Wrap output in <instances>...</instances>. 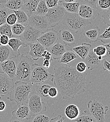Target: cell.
I'll use <instances>...</instances> for the list:
<instances>
[{"mask_svg": "<svg viewBox=\"0 0 110 122\" xmlns=\"http://www.w3.org/2000/svg\"><path fill=\"white\" fill-rule=\"evenodd\" d=\"M54 70V84L62 99L74 98L85 92L86 72L79 73L75 67L68 65L56 66Z\"/></svg>", "mask_w": 110, "mask_h": 122, "instance_id": "obj_1", "label": "cell"}, {"mask_svg": "<svg viewBox=\"0 0 110 122\" xmlns=\"http://www.w3.org/2000/svg\"><path fill=\"white\" fill-rule=\"evenodd\" d=\"M32 84L21 81H15L13 88L8 93L7 99L16 102L17 105L27 104Z\"/></svg>", "mask_w": 110, "mask_h": 122, "instance_id": "obj_2", "label": "cell"}, {"mask_svg": "<svg viewBox=\"0 0 110 122\" xmlns=\"http://www.w3.org/2000/svg\"><path fill=\"white\" fill-rule=\"evenodd\" d=\"M33 63L34 61L31 58L22 55L17 64L16 74L13 78L14 81H21L30 83V77Z\"/></svg>", "mask_w": 110, "mask_h": 122, "instance_id": "obj_3", "label": "cell"}, {"mask_svg": "<svg viewBox=\"0 0 110 122\" xmlns=\"http://www.w3.org/2000/svg\"><path fill=\"white\" fill-rule=\"evenodd\" d=\"M62 21L63 25L69 30L75 33L84 30L91 24L90 20L84 19L78 13L67 12Z\"/></svg>", "mask_w": 110, "mask_h": 122, "instance_id": "obj_4", "label": "cell"}, {"mask_svg": "<svg viewBox=\"0 0 110 122\" xmlns=\"http://www.w3.org/2000/svg\"><path fill=\"white\" fill-rule=\"evenodd\" d=\"M54 75L48 72L46 68L40 64L34 63L32 66L30 83L37 84L47 81L53 82Z\"/></svg>", "mask_w": 110, "mask_h": 122, "instance_id": "obj_5", "label": "cell"}, {"mask_svg": "<svg viewBox=\"0 0 110 122\" xmlns=\"http://www.w3.org/2000/svg\"><path fill=\"white\" fill-rule=\"evenodd\" d=\"M87 106L90 115L93 117L96 122L105 121V116L108 110V106L104 105L95 99L89 101Z\"/></svg>", "mask_w": 110, "mask_h": 122, "instance_id": "obj_6", "label": "cell"}, {"mask_svg": "<svg viewBox=\"0 0 110 122\" xmlns=\"http://www.w3.org/2000/svg\"><path fill=\"white\" fill-rule=\"evenodd\" d=\"M28 106L31 117L36 116L46 111V104L42 100L41 97L32 88L29 96Z\"/></svg>", "mask_w": 110, "mask_h": 122, "instance_id": "obj_7", "label": "cell"}, {"mask_svg": "<svg viewBox=\"0 0 110 122\" xmlns=\"http://www.w3.org/2000/svg\"><path fill=\"white\" fill-rule=\"evenodd\" d=\"M67 11L62 5L58 4L57 6L48 9L45 15L49 25V28H53L63 20Z\"/></svg>", "mask_w": 110, "mask_h": 122, "instance_id": "obj_8", "label": "cell"}, {"mask_svg": "<svg viewBox=\"0 0 110 122\" xmlns=\"http://www.w3.org/2000/svg\"><path fill=\"white\" fill-rule=\"evenodd\" d=\"M47 81L37 84H32V88L41 97L42 100L50 107L53 105L57 101L51 98L48 95L49 89L52 85L47 82Z\"/></svg>", "mask_w": 110, "mask_h": 122, "instance_id": "obj_9", "label": "cell"}, {"mask_svg": "<svg viewBox=\"0 0 110 122\" xmlns=\"http://www.w3.org/2000/svg\"><path fill=\"white\" fill-rule=\"evenodd\" d=\"M58 40V32L55 30L54 29L51 28L42 32L38 39L37 41L48 50L51 46L56 43Z\"/></svg>", "mask_w": 110, "mask_h": 122, "instance_id": "obj_10", "label": "cell"}, {"mask_svg": "<svg viewBox=\"0 0 110 122\" xmlns=\"http://www.w3.org/2000/svg\"><path fill=\"white\" fill-rule=\"evenodd\" d=\"M42 31L38 30L29 25H26L22 34L18 37L26 45L38 42L37 40Z\"/></svg>", "mask_w": 110, "mask_h": 122, "instance_id": "obj_11", "label": "cell"}, {"mask_svg": "<svg viewBox=\"0 0 110 122\" xmlns=\"http://www.w3.org/2000/svg\"><path fill=\"white\" fill-rule=\"evenodd\" d=\"M18 57L12 58L0 62V73H5L10 78L13 79L16 74L17 64L19 60Z\"/></svg>", "mask_w": 110, "mask_h": 122, "instance_id": "obj_12", "label": "cell"}, {"mask_svg": "<svg viewBox=\"0 0 110 122\" xmlns=\"http://www.w3.org/2000/svg\"><path fill=\"white\" fill-rule=\"evenodd\" d=\"M27 25L43 32L49 28L48 23L45 15H33L29 16Z\"/></svg>", "mask_w": 110, "mask_h": 122, "instance_id": "obj_13", "label": "cell"}, {"mask_svg": "<svg viewBox=\"0 0 110 122\" xmlns=\"http://www.w3.org/2000/svg\"><path fill=\"white\" fill-rule=\"evenodd\" d=\"M17 106V108L11 112L13 117L16 119L13 121L23 122L29 120L32 117L28 104H21Z\"/></svg>", "mask_w": 110, "mask_h": 122, "instance_id": "obj_14", "label": "cell"}, {"mask_svg": "<svg viewBox=\"0 0 110 122\" xmlns=\"http://www.w3.org/2000/svg\"><path fill=\"white\" fill-rule=\"evenodd\" d=\"M15 81L5 73H0V95L4 96L9 93L13 88Z\"/></svg>", "mask_w": 110, "mask_h": 122, "instance_id": "obj_15", "label": "cell"}, {"mask_svg": "<svg viewBox=\"0 0 110 122\" xmlns=\"http://www.w3.org/2000/svg\"><path fill=\"white\" fill-rule=\"evenodd\" d=\"M78 14L84 19L91 21L99 15V13L97 9L87 5L81 4L79 5Z\"/></svg>", "mask_w": 110, "mask_h": 122, "instance_id": "obj_16", "label": "cell"}, {"mask_svg": "<svg viewBox=\"0 0 110 122\" xmlns=\"http://www.w3.org/2000/svg\"><path fill=\"white\" fill-rule=\"evenodd\" d=\"M83 60L87 66L88 69L89 71H92L98 68L103 61L99 60L98 56L93 52V49L91 50V49Z\"/></svg>", "mask_w": 110, "mask_h": 122, "instance_id": "obj_17", "label": "cell"}, {"mask_svg": "<svg viewBox=\"0 0 110 122\" xmlns=\"http://www.w3.org/2000/svg\"><path fill=\"white\" fill-rule=\"evenodd\" d=\"M30 51L28 55L33 61H37L42 57L43 52L46 49L39 42L29 44Z\"/></svg>", "mask_w": 110, "mask_h": 122, "instance_id": "obj_18", "label": "cell"}, {"mask_svg": "<svg viewBox=\"0 0 110 122\" xmlns=\"http://www.w3.org/2000/svg\"><path fill=\"white\" fill-rule=\"evenodd\" d=\"M66 46L64 44L57 42L47 50L50 53L53 59L59 60L66 51Z\"/></svg>", "mask_w": 110, "mask_h": 122, "instance_id": "obj_19", "label": "cell"}, {"mask_svg": "<svg viewBox=\"0 0 110 122\" xmlns=\"http://www.w3.org/2000/svg\"><path fill=\"white\" fill-rule=\"evenodd\" d=\"M20 55L14 52L8 45L0 46V62L18 57Z\"/></svg>", "mask_w": 110, "mask_h": 122, "instance_id": "obj_20", "label": "cell"}, {"mask_svg": "<svg viewBox=\"0 0 110 122\" xmlns=\"http://www.w3.org/2000/svg\"><path fill=\"white\" fill-rule=\"evenodd\" d=\"M58 39H60L66 46H71L75 44V39L70 31L63 29L58 32Z\"/></svg>", "mask_w": 110, "mask_h": 122, "instance_id": "obj_21", "label": "cell"}, {"mask_svg": "<svg viewBox=\"0 0 110 122\" xmlns=\"http://www.w3.org/2000/svg\"><path fill=\"white\" fill-rule=\"evenodd\" d=\"M91 48V45L90 43H83L80 46L72 48L71 50L77 54L81 59L84 60L88 55Z\"/></svg>", "mask_w": 110, "mask_h": 122, "instance_id": "obj_22", "label": "cell"}, {"mask_svg": "<svg viewBox=\"0 0 110 122\" xmlns=\"http://www.w3.org/2000/svg\"><path fill=\"white\" fill-rule=\"evenodd\" d=\"M100 32V29L97 26L93 29L86 31L83 33L85 41L89 43L96 42L98 41Z\"/></svg>", "mask_w": 110, "mask_h": 122, "instance_id": "obj_23", "label": "cell"}, {"mask_svg": "<svg viewBox=\"0 0 110 122\" xmlns=\"http://www.w3.org/2000/svg\"><path fill=\"white\" fill-rule=\"evenodd\" d=\"M40 1V0H29L24 3L21 10L24 11L28 17L33 15Z\"/></svg>", "mask_w": 110, "mask_h": 122, "instance_id": "obj_24", "label": "cell"}, {"mask_svg": "<svg viewBox=\"0 0 110 122\" xmlns=\"http://www.w3.org/2000/svg\"><path fill=\"white\" fill-rule=\"evenodd\" d=\"M64 114L68 119L73 121L79 117L80 115V109L76 105L71 104L66 107Z\"/></svg>", "mask_w": 110, "mask_h": 122, "instance_id": "obj_25", "label": "cell"}, {"mask_svg": "<svg viewBox=\"0 0 110 122\" xmlns=\"http://www.w3.org/2000/svg\"><path fill=\"white\" fill-rule=\"evenodd\" d=\"M8 45L10 47L14 52L18 54H20L19 48L21 46H23L24 47H26L28 46L26 45L19 37H13L10 38Z\"/></svg>", "mask_w": 110, "mask_h": 122, "instance_id": "obj_26", "label": "cell"}, {"mask_svg": "<svg viewBox=\"0 0 110 122\" xmlns=\"http://www.w3.org/2000/svg\"><path fill=\"white\" fill-rule=\"evenodd\" d=\"M58 4L62 5L67 12L72 13H78V12L80 4L77 1L66 2L59 1Z\"/></svg>", "mask_w": 110, "mask_h": 122, "instance_id": "obj_27", "label": "cell"}, {"mask_svg": "<svg viewBox=\"0 0 110 122\" xmlns=\"http://www.w3.org/2000/svg\"><path fill=\"white\" fill-rule=\"evenodd\" d=\"M78 57V56L71 50L70 51H65L63 53L60 59L59 62L61 63L68 64L71 61L77 58Z\"/></svg>", "mask_w": 110, "mask_h": 122, "instance_id": "obj_28", "label": "cell"}, {"mask_svg": "<svg viewBox=\"0 0 110 122\" xmlns=\"http://www.w3.org/2000/svg\"><path fill=\"white\" fill-rule=\"evenodd\" d=\"M23 4L22 0H8L3 6L10 10H21Z\"/></svg>", "mask_w": 110, "mask_h": 122, "instance_id": "obj_29", "label": "cell"}, {"mask_svg": "<svg viewBox=\"0 0 110 122\" xmlns=\"http://www.w3.org/2000/svg\"><path fill=\"white\" fill-rule=\"evenodd\" d=\"M12 11L16 16L17 23L21 24L25 26L27 25L29 17L24 11L22 10Z\"/></svg>", "mask_w": 110, "mask_h": 122, "instance_id": "obj_30", "label": "cell"}, {"mask_svg": "<svg viewBox=\"0 0 110 122\" xmlns=\"http://www.w3.org/2000/svg\"><path fill=\"white\" fill-rule=\"evenodd\" d=\"M47 8L45 0H40L36 9L35 11L34 15H45L48 11Z\"/></svg>", "mask_w": 110, "mask_h": 122, "instance_id": "obj_31", "label": "cell"}, {"mask_svg": "<svg viewBox=\"0 0 110 122\" xmlns=\"http://www.w3.org/2000/svg\"><path fill=\"white\" fill-rule=\"evenodd\" d=\"M76 122H96L93 117L88 113L86 110H85L81 115L72 121Z\"/></svg>", "mask_w": 110, "mask_h": 122, "instance_id": "obj_32", "label": "cell"}, {"mask_svg": "<svg viewBox=\"0 0 110 122\" xmlns=\"http://www.w3.org/2000/svg\"><path fill=\"white\" fill-rule=\"evenodd\" d=\"M26 28V26L16 23L11 26V30L14 37H19L23 32Z\"/></svg>", "mask_w": 110, "mask_h": 122, "instance_id": "obj_33", "label": "cell"}, {"mask_svg": "<svg viewBox=\"0 0 110 122\" xmlns=\"http://www.w3.org/2000/svg\"><path fill=\"white\" fill-rule=\"evenodd\" d=\"M13 11L5 8L3 5L0 7V26L6 23V18Z\"/></svg>", "mask_w": 110, "mask_h": 122, "instance_id": "obj_34", "label": "cell"}, {"mask_svg": "<svg viewBox=\"0 0 110 122\" xmlns=\"http://www.w3.org/2000/svg\"><path fill=\"white\" fill-rule=\"evenodd\" d=\"M0 35H6L10 38L14 37L11 30V26L7 23L0 26Z\"/></svg>", "mask_w": 110, "mask_h": 122, "instance_id": "obj_35", "label": "cell"}, {"mask_svg": "<svg viewBox=\"0 0 110 122\" xmlns=\"http://www.w3.org/2000/svg\"><path fill=\"white\" fill-rule=\"evenodd\" d=\"M98 40L104 43V44L110 42V25L102 34L99 35Z\"/></svg>", "mask_w": 110, "mask_h": 122, "instance_id": "obj_36", "label": "cell"}, {"mask_svg": "<svg viewBox=\"0 0 110 122\" xmlns=\"http://www.w3.org/2000/svg\"><path fill=\"white\" fill-rule=\"evenodd\" d=\"M97 10H105L110 8V0H98Z\"/></svg>", "mask_w": 110, "mask_h": 122, "instance_id": "obj_37", "label": "cell"}, {"mask_svg": "<svg viewBox=\"0 0 110 122\" xmlns=\"http://www.w3.org/2000/svg\"><path fill=\"white\" fill-rule=\"evenodd\" d=\"M93 51L97 56H104L106 53V48L104 45L97 46L93 49Z\"/></svg>", "mask_w": 110, "mask_h": 122, "instance_id": "obj_38", "label": "cell"}, {"mask_svg": "<svg viewBox=\"0 0 110 122\" xmlns=\"http://www.w3.org/2000/svg\"><path fill=\"white\" fill-rule=\"evenodd\" d=\"M50 119L51 118L47 117V116L41 113L37 115L32 121L33 122H50Z\"/></svg>", "mask_w": 110, "mask_h": 122, "instance_id": "obj_39", "label": "cell"}, {"mask_svg": "<svg viewBox=\"0 0 110 122\" xmlns=\"http://www.w3.org/2000/svg\"><path fill=\"white\" fill-rule=\"evenodd\" d=\"M77 2H79L80 5H87L97 10V4L98 0H77Z\"/></svg>", "mask_w": 110, "mask_h": 122, "instance_id": "obj_40", "label": "cell"}, {"mask_svg": "<svg viewBox=\"0 0 110 122\" xmlns=\"http://www.w3.org/2000/svg\"><path fill=\"white\" fill-rule=\"evenodd\" d=\"M102 17L103 19L104 23L108 25H110V8L108 9H107L104 11L102 13Z\"/></svg>", "mask_w": 110, "mask_h": 122, "instance_id": "obj_41", "label": "cell"}, {"mask_svg": "<svg viewBox=\"0 0 110 122\" xmlns=\"http://www.w3.org/2000/svg\"><path fill=\"white\" fill-rule=\"evenodd\" d=\"M17 23V17L16 14L12 11L7 16L6 18V23L12 26Z\"/></svg>", "mask_w": 110, "mask_h": 122, "instance_id": "obj_42", "label": "cell"}, {"mask_svg": "<svg viewBox=\"0 0 110 122\" xmlns=\"http://www.w3.org/2000/svg\"><path fill=\"white\" fill-rule=\"evenodd\" d=\"M58 93H59V91L58 88L55 86H52L50 87L49 89L48 95L51 98L58 101L57 97L58 96Z\"/></svg>", "mask_w": 110, "mask_h": 122, "instance_id": "obj_43", "label": "cell"}, {"mask_svg": "<svg viewBox=\"0 0 110 122\" xmlns=\"http://www.w3.org/2000/svg\"><path fill=\"white\" fill-rule=\"evenodd\" d=\"M75 69L79 73H84L87 69V66L84 61H80L76 65Z\"/></svg>", "mask_w": 110, "mask_h": 122, "instance_id": "obj_44", "label": "cell"}, {"mask_svg": "<svg viewBox=\"0 0 110 122\" xmlns=\"http://www.w3.org/2000/svg\"><path fill=\"white\" fill-rule=\"evenodd\" d=\"M46 4L48 9L57 6L58 4L59 0H45Z\"/></svg>", "mask_w": 110, "mask_h": 122, "instance_id": "obj_45", "label": "cell"}, {"mask_svg": "<svg viewBox=\"0 0 110 122\" xmlns=\"http://www.w3.org/2000/svg\"><path fill=\"white\" fill-rule=\"evenodd\" d=\"M10 38L6 35H1L0 37V44L1 45H7L9 41Z\"/></svg>", "mask_w": 110, "mask_h": 122, "instance_id": "obj_46", "label": "cell"}, {"mask_svg": "<svg viewBox=\"0 0 110 122\" xmlns=\"http://www.w3.org/2000/svg\"><path fill=\"white\" fill-rule=\"evenodd\" d=\"M104 45L106 47V53L103 58L110 62V42Z\"/></svg>", "mask_w": 110, "mask_h": 122, "instance_id": "obj_47", "label": "cell"}, {"mask_svg": "<svg viewBox=\"0 0 110 122\" xmlns=\"http://www.w3.org/2000/svg\"><path fill=\"white\" fill-rule=\"evenodd\" d=\"M42 57H43L44 60H48L51 61H52V60H53L50 53L47 49H46L43 52V53L42 55Z\"/></svg>", "mask_w": 110, "mask_h": 122, "instance_id": "obj_48", "label": "cell"}, {"mask_svg": "<svg viewBox=\"0 0 110 122\" xmlns=\"http://www.w3.org/2000/svg\"><path fill=\"white\" fill-rule=\"evenodd\" d=\"M102 63L103 69L104 71H108L110 73V62L104 59Z\"/></svg>", "mask_w": 110, "mask_h": 122, "instance_id": "obj_49", "label": "cell"}, {"mask_svg": "<svg viewBox=\"0 0 110 122\" xmlns=\"http://www.w3.org/2000/svg\"><path fill=\"white\" fill-rule=\"evenodd\" d=\"M64 118H65L64 117H62L61 116L59 115L55 118H51L50 122H62L63 121Z\"/></svg>", "mask_w": 110, "mask_h": 122, "instance_id": "obj_50", "label": "cell"}, {"mask_svg": "<svg viewBox=\"0 0 110 122\" xmlns=\"http://www.w3.org/2000/svg\"><path fill=\"white\" fill-rule=\"evenodd\" d=\"M50 63L51 61H49L48 60H44L42 63V66L46 69H48L50 66Z\"/></svg>", "mask_w": 110, "mask_h": 122, "instance_id": "obj_51", "label": "cell"}, {"mask_svg": "<svg viewBox=\"0 0 110 122\" xmlns=\"http://www.w3.org/2000/svg\"><path fill=\"white\" fill-rule=\"evenodd\" d=\"M6 107V102L3 101H0V112H2L5 110Z\"/></svg>", "mask_w": 110, "mask_h": 122, "instance_id": "obj_52", "label": "cell"}, {"mask_svg": "<svg viewBox=\"0 0 110 122\" xmlns=\"http://www.w3.org/2000/svg\"><path fill=\"white\" fill-rule=\"evenodd\" d=\"M64 2H76L77 1V0H63Z\"/></svg>", "mask_w": 110, "mask_h": 122, "instance_id": "obj_53", "label": "cell"}, {"mask_svg": "<svg viewBox=\"0 0 110 122\" xmlns=\"http://www.w3.org/2000/svg\"><path fill=\"white\" fill-rule=\"evenodd\" d=\"M8 0H0V3L3 5H4L6 2Z\"/></svg>", "mask_w": 110, "mask_h": 122, "instance_id": "obj_54", "label": "cell"}, {"mask_svg": "<svg viewBox=\"0 0 110 122\" xmlns=\"http://www.w3.org/2000/svg\"><path fill=\"white\" fill-rule=\"evenodd\" d=\"M22 1H23V2H24V3H26V2H27V1H28L29 0H22Z\"/></svg>", "mask_w": 110, "mask_h": 122, "instance_id": "obj_55", "label": "cell"}, {"mask_svg": "<svg viewBox=\"0 0 110 122\" xmlns=\"http://www.w3.org/2000/svg\"><path fill=\"white\" fill-rule=\"evenodd\" d=\"M2 6H3V5H2V4H1L0 3V7H1Z\"/></svg>", "mask_w": 110, "mask_h": 122, "instance_id": "obj_56", "label": "cell"}, {"mask_svg": "<svg viewBox=\"0 0 110 122\" xmlns=\"http://www.w3.org/2000/svg\"><path fill=\"white\" fill-rule=\"evenodd\" d=\"M0 36H1V35H0ZM1 45H0V46Z\"/></svg>", "mask_w": 110, "mask_h": 122, "instance_id": "obj_57", "label": "cell"}]
</instances>
